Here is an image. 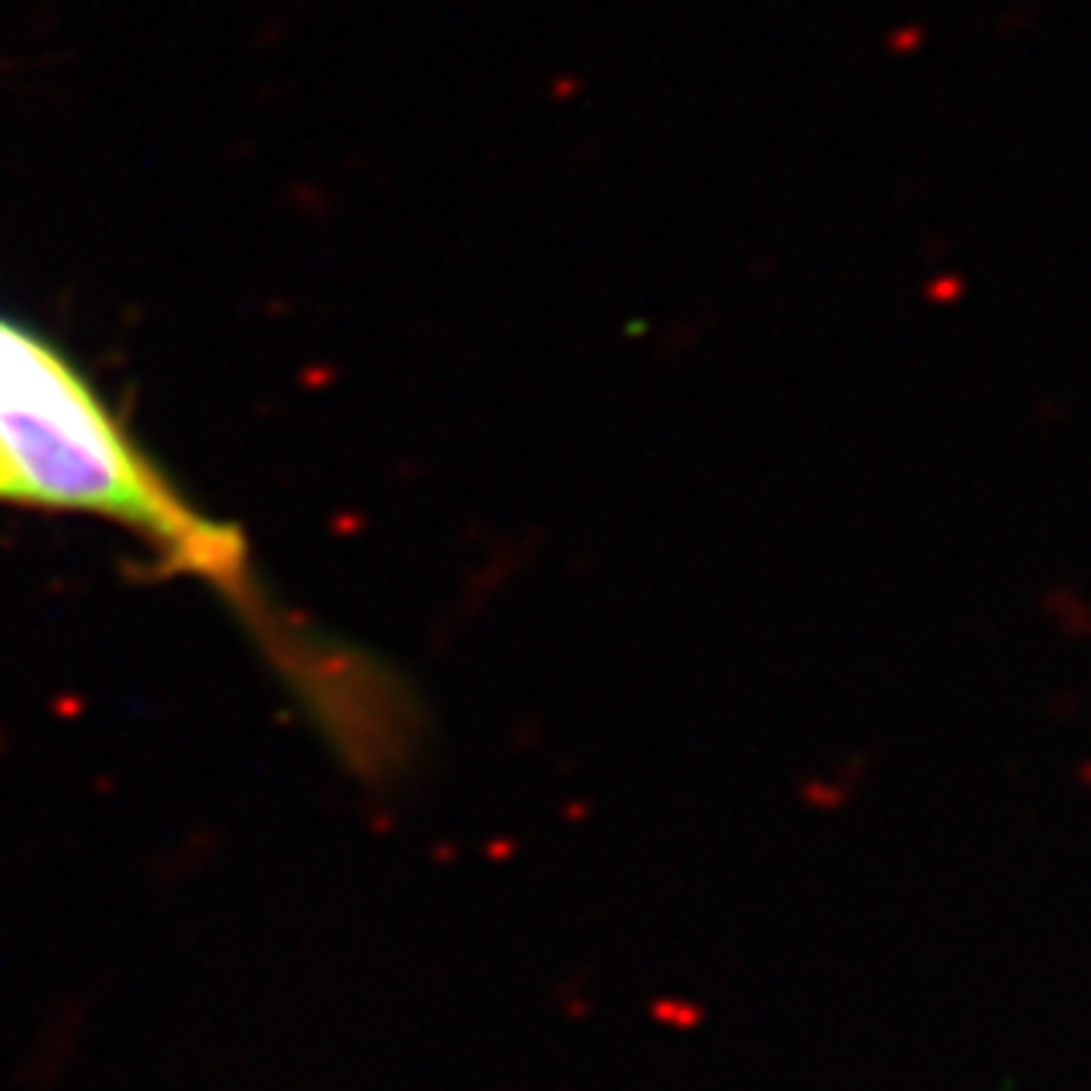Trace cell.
Here are the masks:
<instances>
[{"mask_svg":"<svg viewBox=\"0 0 1091 1091\" xmlns=\"http://www.w3.org/2000/svg\"><path fill=\"white\" fill-rule=\"evenodd\" d=\"M0 502L118 522L186 574L247 586L239 534L194 510L77 360L13 316H0Z\"/></svg>","mask_w":1091,"mask_h":1091,"instance_id":"obj_1","label":"cell"}]
</instances>
